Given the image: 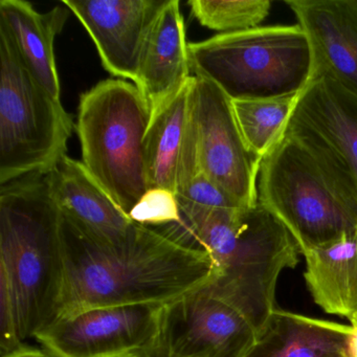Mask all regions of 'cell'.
I'll use <instances>...</instances> for the list:
<instances>
[{
    "mask_svg": "<svg viewBox=\"0 0 357 357\" xmlns=\"http://www.w3.org/2000/svg\"><path fill=\"white\" fill-rule=\"evenodd\" d=\"M131 220L145 227L158 229L181 220L176 194L167 189H150L129 214Z\"/></svg>",
    "mask_w": 357,
    "mask_h": 357,
    "instance_id": "603a6c76",
    "label": "cell"
},
{
    "mask_svg": "<svg viewBox=\"0 0 357 357\" xmlns=\"http://www.w3.org/2000/svg\"><path fill=\"white\" fill-rule=\"evenodd\" d=\"M165 306L89 309L55 319L34 340L53 357H142L160 342Z\"/></svg>",
    "mask_w": 357,
    "mask_h": 357,
    "instance_id": "ba28073f",
    "label": "cell"
},
{
    "mask_svg": "<svg viewBox=\"0 0 357 357\" xmlns=\"http://www.w3.org/2000/svg\"><path fill=\"white\" fill-rule=\"evenodd\" d=\"M150 122L137 85L122 79L101 81L80 96L76 130L82 164L128 216L149 190L144 141Z\"/></svg>",
    "mask_w": 357,
    "mask_h": 357,
    "instance_id": "5b68a950",
    "label": "cell"
},
{
    "mask_svg": "<svg viewBox=\"0 0 357 357\" xmlns=\"http://www.w3.org/2000/svg\"><path fill=\"white\" fill-rule=\"evenodd\" d=\"M62 213L47 174L0 185V348L26 346L54 321L63 279Z\"/></svg>",
    "mask_w": 357,
    "mask_h": 357,
    "instance_id": "7a4b0ae2",
    "label": "cell"
},
{
    "mask_svg": "<svg viewBox=\"0 0 357 357\" xmlns=\"http://www.w3.org/2000/svg\"><path fill=\"white\" fill-rule=\"evenodd\" d=\"M1 357H53L51 354L43 350V349L34 348V347L26 346L22 347L17 350L13 351L10 354Z\"/></svg>",
    "mask_w": 357,
    "mask_h": 357,
    "instance_id": "cb8c5ba5",
    "label": "cell"
},
{
    "mask_svg": "<svg viewBox=\"0 0 357 357\" xmlns=\"http://www.w3.org/2000/svg\"><path fill=\"white\" fill-rule=\"evenodd\" d=\"M312 53V77L327 76L357 96V0H289Z\"/></svg>",
    "mask_w": 357,
    "mask_h": 357,
    "instance_id": "4fadbf2b",
    "label": "cell"
},
{
    "mask_svg": "<svg viewBox=\"0 0 357 357\" xmlns=\"http://www.w3.org/2000/svg\"><path fill=\"white\" fill-rule=\"evenodd\" d=\"M61 5L41 14L24 0L0 1V29L7 33L33 76L58 100H61V86L54 43L70 12Z\"/></svg>",
    "mask_w": 357,
    "mask_h": 357,
    "instance_id": "2e32d148",
    "label": "cell"
},
{
    "mask_svg": "<svg viewBox=\"0 0 357 357\" xmlns=\"http://www.w3.org/2000/svg\"><path fill=\"white\" fill-rule=\"evenodd\" d=\"M298 95L233 101L242 135L257 154L264 158L281 139Z\"/></svg>",
    "mask_w": 357,
    "mask_h": 357,
    "instance_id": "ffe728a7",
    "label": "cell"
},
{
    "mask_svg": "<svg viewBox=\"0 0 357 357\" xmlns=\"http://www.w3.org/2000/svg\"><path fill=\"white\" fill-rule=\"evenodd\" d=\"M185 22L178 0H168L148 37L135 83L151 112V119L192 78Z\"/></svg>",
    "mask_w": 357,
    "mask_h": 357,
    "instance_id": "5bb4252c",
    "label": "cell"
},
{
    "mask_svg": "<svg viewBox=\"0 0 357 357\" xmlns=\"http://www.w3.org/2000/svg\"><path fill=\"white\" fill-rule=\"evenodd\" d=\"M194 76L183 91L151 119L144 141L150 189L176 191L179 162L193 125Z\"/></svg>",
    "mask_w": 357,
    "mask_h": 357,
    "instance_id": "d6986e66",
    "label": "cell"
},
{
    "mask_svg": "<svg viewBox=\"0 0 357 357\" xmlns=\"http://www.w3.org/2000/svg\"><path fill=\"white\" fill-rule=\"evenodd\" d=\"M193 106L200 170L243 206H257L263 158L246 143L233 101L214 83L194 76Z\"/></svg>",
    "mask_w": 357,
    "mask_h": 357,
    "instance_id": "30bf717a",
    "label": "cell"
},
{
    "mask_svg": "<svg viewBox=\"0 0 357 357\" xmlns=\"http://www.w3.org/2000/svg\"><path fill=\"white\" fill-rule=\"evenodd\" d=\"M352 326L275 308L246 357H349Z\"/></svg>",
    "mask_w": 357,
    "mask_h": 357,
    "instance_id": "e0dca14e",
    "label": "cell"
},
{
    "mask_svg": "<svg viewBox=\"0 0 357 357\" xmlns=\"http://www.w3.org/2000/svg\"><path fill=\"white\" fill-rule=\"evenodd\" d=\"M176 197L181 215L250 208L243 206L202 172L183 191L177 194Z\"/></svg>",
    "mask_w": 357,
    "mask_h": 357,
    "instance_id": "7402d4cb",
    "label": "cell"
},
{
    "mask_svg": "<svg viewBox=\"0 0 357 357\" xmlns=\"http://www.w3.org/2000/svg\"><path fill=\"white\" fill-rule=\"evenodd\" d=\"M304 278L313 301L330 314L357 317V227L337 241L305 252Z\"/></svg>",
    "mask_w": 357,
    "mask_h": 357,
    "instance_id": "ac0fdd59",
    "label": "cell"
},
{
    "mask_svg": "<svg viewBox=\"0 0 357 357\" xmlns=\"http://www.w3.org/2000/svg\"><path fill=\"white\" fill-rule=\"evenodd\" d=\"M195 76L231 101L298 95L312 77V53L300 26H266L189 43Z\"/></svg>",
    "mask_w": 357,
    "mask_h": 357,
    "instance_id": "277c9868",
    "label": "cell"
},
{
    "mask_svg": "<svg viewBox=\"0 0 357 357\" xmlns=\"http://www.w3.org/2000/svg\"><path fill=\"white\" fill-rule=\"evenodd\" d=\"M188 5L202 26L225 34L258 28L271 3L268 0H190Z\"/></svg>",
    "mask_w": 357,
    "mask_h": 357,
    "instance_id": "44dd1931",
    "label": "cell"
},
{
    "mask_svg": "<svg viewBox=\"0 0 357 357\" xmlns=\"http://www.w3.org/2000/svg\"><path fill=\"white\" fill-rule=\"evenodd\" d=\"M352 335L349 340L348 356L357 357V326H352Z\"/></svg>",
    "mask_w": 357,
    "mask_h": 357,
    "instance_id": "d4e9b609",
    "label": "cell"
},
{
    "mask_svg": "<svg viewBox=\"0 0 357 357\" xmlns=\"http://www.w3.org/2000/svg\"><path fill=\"white\" fill-rule=\"evenodd\" d=\"M168 0H62L97 47L104 68L137 82L148 37Z\"/></svg>",
    "mask_w": 357,
    "mask_h": 357,
    "instance_id": "7c38bea8",
    "label": "cell"
},
{
    "mask_svg": "<svg viewBox=\"0 0 357 357\" xmlns=\"http://www.w3.org/2000/svg\"><path fill=\"white\" fill-rule=\"evenodd\" d=\"M351 325L352 326H357V317L355 319H353L352 321H351Z\"/></svg>",
    "mask_w": 357,
    "mask_h": 357,
    "instance_id": "4316f807",
    "label": "cell"
},
{
    "mask_svg": "<svg viewBox=\"0 0 357 357\" xmlns=\"http://www.w3.org/2000/svg\"><path fill=\"white\" fill-rule=\"evenodd\" d=\"M49 177L61 212L95 237L103 241H120L137 225L116 206L82 162L64 156Z\"/></svg>",
    "mask_w": 357,
    "mask_h": 357,
    "instance_id": "9a60e30c",
    "label": "cell"
},
{
    "mask_svg": "<svg viewBox=\"0 0 357 357\" xmlns=\"http://www.w3.org/2000/svg\"><path fill=\"white\" fill-rule=\"evenodd\" d=\"M257 336L237 309L197 290L165 306L160 342L171 357H246Z\"/></svg>",
    "mask_w": 357,
    "mask_h": 357,
    "instance_id": "8fae6325",
    "label": "cell"
},
{
    "mask_svg": "<svg viewBox=\"0 0 357 357\" xmlns=\"http://www.w3.org/2000/svg\"><path fill=\"white\" fill-rule=\"evenodd\" d=\"M61 241L63 279L55 319L99 307L168 305L214 278L206 250L139 223L120 241L107 242L62 213Z\"/></svg>",
    "mask_w": 357,
    "mask_h": 357,
    "instance_id": "6da1fadb",
    "label": "cell"
},
{
    "mask_svg": "<svg viewBox=\"0 0 357 357\" xmlns=\"http://www.w3.org/2000/svg\"><path fill=\"white\" fill-rule=\"evenodd\" d=\"M165 231L210 255L214 278L199 290L237 309L259 333L275 309L280 273L298 263L300 250L285 225L258 202L183 214Z\"/></svg>",
    "mask_w": 357,
    "mask_h": 357,
    "instance_id": "3957f363",
    "label": "cell"
},
{
    "mask_svg": "<svg viewBox=\"0 0 357 357\" xmlns=\"http://www.w3.org/2000/svg\"><path fill=\"white\" fill-rule=\"evenodd\" d=\"M142 357H171L170 355L167 352L166 349L164 348L160 342L154 347L152 350H150L149 352L146 353L145 355H143Z\"/></svg>",
    "mask_w": 357,
    "mask_h": 357,
    "instance_id": "484cf974",
    "label": "cell"
},
{
    "mask_svg": "<svg viewBox=\"0 0 357 357\" xmlns=\"http://www.w3.org/2000/svg\"><path fill=\"white\" fill-rule=\"evenodd\" d=\"M74 121L0 29V185L47 174L68 155Z\"/></svg>",
    "mask_w": 357,
    "mask_h": 357,
    "instance_id": "52a82bcc",
    "label": "cell"
},
{
    "mask_svg": "<svg viewBox=\"0 0 357 357\" xmlns=\"http://www.w3.org/2000/svg\"><path fill=\"white\" fill-rule=\"evenodd\" d=\"M258 202L285 225L302 255L357 227L356 202L306 146L284 133L261 162Z\"/></svg>",
    "mask_w": 357,
    "mask_h": 357,
    "instance_id": "8992f818",
    "label": "cell"
},
{
    "mask_svg": "<svg viewBox=\"0 0 357 357\" xmlns=\"http://www.w3.org/2000/svg\"><path fill=\"white\" fill-rule=\"evenodd\" d=\"M284 135L306 146L357 204V96L327 76L309 81Z\"/></svg>",
    "mask_w": 357,
    "mask_h": 357,
    "instance_id": "9c48e42d",
    "label": "cell"
}]
</instances>
